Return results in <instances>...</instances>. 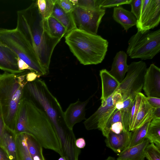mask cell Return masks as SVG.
<instances>
[{"label":"cell","instance_id":"1","mask_svg":"<svg viewBox=\"0 0 160 160\" xmlns=\"http://www.w3.org/2000/svg\"><path fill=\"white\" fill-rule=\"evenodd\" d=\"M16 28L29 43L46 75L54 49L61 39L52 37L47 27L46 20L39 13L36 1L27 8L17 12Z\"/></svg>","mask_w":160,"mask_h":160},{"label":"cell","instance_id":"2","mask_svg":"<svg viewBox=\"0 0 160 160\" xmlns=\"http://www.w3.org/2000/svg\"><path fill=\"white\" fill-rule=\"evenodd\" d=\"M14 132L16 135H30L41 147L52 150L63 157L60 141L49 120L44 112L26 98L21 101Z\"/></svg>","mask_w":160,"mask_h":160},{"label":"cell","instance_id":"3","mask_svg":"<svg viewBox=\"0 0 160 160\" xmlns=\"http://www.w3.org/2000/svg\"><path fill=\"white\" fill-rule=\"evenodd\" d=\"M65 37L66 43L81 64L96 65L104 59L108 42L100 36L75 29Z\"/></svg>","mask_w":160,"mask_h":160},{"label":"cell","instance_id":"4","mask_svg":"<svg viewBox=\"0 0 160 160\" xmlns=\"http://www.w3.org/2000/svg\"><path fill=\"white\" fill-rule=\"evenodd\" d=\"M26 70L0 74V106L5 126L14 131L16 118L27 82Z\"/></svg>","mask_w":160,"mask_h":160},{"label":"cell","instance_id":"5","mask_svg":"<svg viewBox=\"0 0 160 160\" xmlns=\"http://www.w3.org/2000/svg\"><path fill=\"white\" fill-rule=\"evenodd\" d=\"M0 43L13 52L39 76L46 75L32 48L16 28L7 29L0 28Z\"/></svg>","mask_w":160,"mask_h":160},{"label":"cell","instance_id":"6","mask_svg":"<svg viewBox=\"0 0 160 160\" xmlns=\"http://www.w3.org/2000/svg\"><path fill=\"white\" fill-rule=\"evenodd\" d=\"M160 51V29L138 31L128 41L127 55L132 59H151Z\"/></svg>","mask_w":160,"mask_h":160},{"label":"cell","instance_id":"7","mask_svg":"<svg viewBox=\"0 0 160 160\" xmlns=\"http://www.w3.org/2000/svg\"><path fill=\"white\" fill-rule=\"evenodd\" d=\"M147 69L146 63L142 61L132 62L128 66L125 77L115 92L121 94L123 102L129 98L133 100L141 92Z\"/></svg>","mask_w":160,"mask_h":160},{"label":"cell","instance_id":"8","mask_svg":"<svg viewBox=\"0 0 160 160\" xmlns=\"http://www.w3.org/2000/svg\"><path fill=\"white\" fill-rule=\"evenodd\" d=\"M112 94L105 101L101 102V105L98 110L86 119L83 123L86 129L90 130L98 129L106 138L108 136L110 131V118L118 110L113 104Z\"/></svg>","mask_w":160,"mask_h":160},{"label":"cell","instance_id":"9","mask_svg":"<svg viewBox=\"0 0 160 160\" xmlns=\"http://www.w3.org/2000/svg\"><path fill=\"white\" fill-rule=\"evenodd\" d=\"M105 11L102 8L91 10L76 6L71 12L76 29L97 34Z\"/></svg>","mask_w":160,"mask_h":160},{"label":"cell","instance_id":"10","mask_svg":"<svg viewBox=\"0 0 160 160\" xmlns=\"http://www.w3.org/2000/svg\"><path fill=\"white\" fill-rule=\"evenodd\" d=\"M160 21V0H142L140 15L137 20L138 31L145 32L157 27Z\"/></svg>","mask_w":160,"mask_h":160},{"label":"cell","instance_id":"11","mask_svg":"<svg viewBox=\"0 0 160 160\" xmlns=\"http://www.w3.org/2000/svg\"><path fill=\"white\" fill-rule=\"evenodd\" d=\"M142 89L147 97L160 98V68L154 64L147 69Z\"/></svg>","mask_w":160,"mask_h":160},{"label":"cell","instance_id":"12","mask_svg":"<svg viewBox=\"0 0 160 160\" xmlns=\"http://www.w3.org/2000/svg\"><path fill=\"white\" fill-rule=\"evenodd\" d=\"M93 95L84 101L78 100L76 102L71 104L64 112L65 122L68 127L72 130L74 125L83 120H86V107Z\"/></svg>","mask_w":160,"mask_h":160},{"label":"cell","instance_id":"13","mask_svg":"<svg viewBox=\"0 0 160 160\" xmlns=\"http://www.w3.org/2000/svg\"><path fill=\"white\" fill-rule=\"evenodd\" d=\"M19 58L13 52L0 43V69L5 72L18 74L24 71L19 70Z\"/></svg>","mask_w":160,"mask_h":160},{"label":"cell","instance_id":"14","mask_svg":"<svg viewBox=\"0 0 160 160\" xmlns=\"http://www.w3.org/2000/svg\"><path fill=\"white\" fill-rule=\"evenodd\" d=\"M131 134L132 131H123L116 134L110 131L105 140L106 146L118 154L128 147Z\"/></svg>","mask_w":160,"mask_h":160},{"label":"cell","instance_id":"15","mask_svg":"<svg viewBox=\"0 0 160 160\" xmlns=\"http://www.w3.org/2000/svg\"><path fill=\"white\" fill-rule=\"evenodd\" d=\"M149 103L146 97L142 94L141 102L138 109L132 131L139 128L154 118L155 110Z\"/></svg>","mask_w":160,"mask_h":160},{"label":"cell","instance_id":"16","mask_svg":"<svg viewBox=\"0 0 160 160\" xmlns=\"http://www.w3.org/2000/svg\"><path fill=\"white\" fill-rule=\"evenodd\" d=\"M127 54L123 51L117 52L113 59L109 73L120 83L125 78L128 69Z\"/></svg>","mask_w":160,"mask_h":160},{"label":"cell","instance_id":"17","mask_svg":"<svg viewBox=\"0 0 160 160\" xmlns=\"http://www.w3.org/2000/svg\"><path fill=\"white\" fill-rule=\"evenodd\" d=\"M150 143L146 138L139 144L128 147L118 154L116 160H144L145 150Z\"/></svg>","mask_w":160,"mask_h":160},{"label":"cell","instance_id":"18","mask_svg":"<svg viewBox=\"0 0 160 160\" xmlns=\"http://www.w3.org/2000/svg\"><path fill=\"white\" fill-rule=\"evenodd\" d=\"M99 75L102 82V91L101 100L102 102L114 93L120 83L106 69L101 70Z\"/></svg>","mask_w":160,"mask_h":160},{"label":"cell","instance_id":"19","mask_svg":"<svg viewBox=\"0 0 160 160\" xmlns=\"http://www.w3.org/2000/svg\"><path fill=\"white\" fill-rule=\"evenodd\" d=\"M112 17L114 20L120 24L127 32L128 29L136 25L137 19L131 11L121 6L113 8Z\"/></svg>","mask_w":160,"mask_h":160},{"label":"cell","instance_id":"20","mask_svg":"<svg viewBox=\"0 0 160 160\" xmlns=\"http://www.w3.org/2000/svg\"><path fill=\"white\" fill-rule=\"evenodd\" d=\"M3 148L10 160H17L16 135L6 126L3 134Z\"/></svg>","mask_w":160,"mask_h":160},{"label":"cell","instance_id":"21","mask_svg":"<svg viewBox=\"0 0 160 160\" xmlns=\"http://www.w3.org/2000/svg\"><path fill=\"white\" fill-rule=\"evenodd\" d=\"M52 16L65 28L67 30L66 35L72 30L76 29L71 13L65 12L56 2L54 5Z\"/></svg>","mask_w":160,"mask_h":160},{"label":"cell","instance_id":"22","mask_svg":"<svg viewBox=\"0 0 160 160\" xmlns=\"http://www.w3.org/2000/svg\"><path fill=\"white\" fill-rule=\"evenodd\" d=\"M27 138L25 133L16 135L17 160H32L28 150Z\"/></svg>","mask_w":160,"mask_h":160},{"label":"cell","instance_id":"23","mask_svg":"<svg viewBox=\"0 0 160 160\" xmlns=\"http://www.w3.org/2000/svg\"><path fill=\"white\" fill-rule=\"evenodd\" d=\"M48 29L53 37L60 39L67 33L65 28L55 18L51 16L46 20Z\"/></svg>","mask_w":160,"mask_h":160},{"label":"cell","instance_id":"24","mask_svg":"<svg viewBox=\"0 0 160 160\" xmlns=\"http://www.w3.org/2000/svg\"><path fill=\"white\" fill-rule=\"evenodd\" d=\"M146 138L160 148V118H154L151 121Z\"/></svg>","mask_w":160,"mask_h":160},{"label":"cell","instance_id":"25","mask_svg":"<svg viewBox=\"0 0 160 160\" xmlns=\"http://www.w3.org/2000/svg\"><path fill=\"white\" fill-rule=\"evenodd\" d=\"M56 0H38L36 3L39 13L44 20H46L52 14Z\"/></svg>","mask_w":160,"mask_h":160},{"label":"cell","instance_id":"26","mask_svg":"<svg viewBox=\"0 0 160 160\" xmlns=\"http://www.w3.org/2000/svg\"><path fill=\"white\" fill-rule=\"evenodd\" d=\"M151 121H149L141 127L132 131V134L128 147L139 144L146 139L148 128Z\"/></svg>","mask_w":160,"mask_h":160},{"label":"cell","instance_id":"27","mask_svg":"<svg viewBox=\"0 0 160 160\" xmlns=\"http://www.w3.org/2000/svg\"><path fill=\"white\" fill-rule=\"evenodd\" d=\"M133 100L129 98L123 102V106L120 111L122 115V123L123 128V131H129V111Z\"/></svg>","mask_w":160,"mask_h":160},{"label":"cell","instance_id":"28","mask_svg":"<svg viewBox=\"0 0 160 160\" xmlns=\"http://www.w3.org/2000/svg\"><path fill=\"white\" fill-rule=\"evenodd\" d=\"M27 143L30 154L32 158L36 156H39L42 160H45L41 148L30 135L27 134Z\"/></svg>","mask_w":160,"mask_h":160},{"label":"cell","instance_id":"29","mask_svg":"<svg viewBox=\"0 0 160 160\" xmlns=\"http://www.w3.org/2000/svg\"><path fill=\"white\" fill-rule=\"evenodd\" d=\"M144 155L148 160H160V148L150 143L145 149Z\"/></svg>","mask_w":160,"mask_h":160},{"label":"cell","instance_id":"30","mask_svg":"<svg viewBox=\"0 0 160 160\" xmlns=\"http://www.w3.org/2000/svg\"><path fill=\"white\" fill-rule=\"evenodd\" d=\"M132 0H99L100 7L104 8L118 7L125 4H130Z\"/></svg>","mask_w":160,"mask_h":160},{"label":"cell","instance_id":"31","mask_svg":"<svg viewBox=\"0 0 160 160\" xmlns=\"http://www.w3.org/2000/svg\"><path fill=\"white\" fill-rule=\"evenodd\" d=\"M77 6L88 10H94L101 8L99 5V0H78Z\"/></svg>","mask_w":160,"mask_h":160},{"label":"cell","instance_id":"32","mask_svg":"<svg viewBox=\"0 0 160 160\" xmlns=\"http://www.w3.org/2000/svg\"><path fill=\"white\" fill-rule=\"evenodd\" d=\"M56 2L66 13H71L76 6L71 0H56Z\"/></svg>","mask_w":160,"mask_h":160},{"label":"cell","instance_id":"33","mask_svg":"<svg viewBox=\"0 0 160 160\" xmlns=\"http://www.w3.org/2000/svg\"><path fill=\"white\" fill-rule=\"evenodd\" d=\"M131 7V12L137 20L139 18L142 5V0H132L130 4Z\"/></svg>","mask_w":160,"mask_h":160},{"label":"cell","instance_id":"34","mask_svg":"<svg viewBox=\"0 0 160 160\" xmlns=\"http://www.w3.org/2000/svg\"><path fill=\"white\" fill-rule=\"evenodd\" d=\"M5 127V125L0 106V145L3 148V134Z\"/></svg>","mask_w":160,"mask_h":160},{"label":"cell","instance_id":"35","mask_svg":"<svg viewBox=\"0 0 160 160\" xmlns=\"http://www.w3.org/2000/svg\"><path fill=\"white\" fill-rule=\"evenodd\" d=\"M110 130L116 134L120 133L123 130V128L122 122H118L113 124L111 126Z\"/></svg>","mask_w":160,"mask_h":160},{"label":"cell","instance_id":"36","mask_svg":"<svg viewBox=\"0 0 160 160\" xmlns=\"http://www.w3.org/2000/svg\"><path fill=\"white\" fill-rule=\"evenodd\" d=\"M118 122H122V117L120 110L116 111L111 117L109 122L110 127L113 124Z\"/></svg>","mask_w":160,"mask_h":160},{"label":"cell","instance_id":"37","mask_svg":"<svg viewBox=\"0 0 160 160\" xmlns=\"http://www.w3.org/2000/svg\"><path fill=\"white\" fill-rule=\"evenodd\" d=\"M146 99L150 104L154 108H160V98L154 97H147Z\"/></svg>","mask_w":160,"mask_h":160},{"label":"cell","instance_id":"38","mask_svg":"<svg viewBox=\"0 0 160 160\" xmlns=\"http://www.w3.org/2000/svg\"><path fill=\"white\" fill-rule=\"evenodd\" d=\"M18 65L19 69L20 71H24L26 70H29L31 71H33L27 64L24 61L19 58L18 59Z\"/></svg>","mask_w":160,"mask_h":160},{"label":"cell","instance_id":"39","mask_svg":"<svg viewBox=\"0 0 160 160\" xmlns=\"http://www.w3.org/2000/svg\"><path fill=\"white\" fill-rule=\"evenodd\" d=\"M40 77L34 71L28 72L26 76V80L27 82H32L35 80L37 78Z\"/></svg>","mask_w":160,"mask_h":160},{"label":"cell","instance_id":"40","mask_svg":"<svg viewBox=\"0 0 160 160\" xmlns=\"http://www.w3.org/2000/svg\"><path fill=\"white\" fill-rule=\"evenodd\" d=\"M112 98L113 104L114 106L117 102L123 101L122 95L119 92H115L112 94Z\"/></svg>","mask_w":160,"mask_h":160},{"label":"cell","instance_id":"41","mask_svg":"<svg viewBox=\"0 0 160 160\" xmlns=\"http://www.w3.org/2000/svg\"><path fill=\"white\" fill-rule=\"evenodd\" d=\"M0 160H10L6 151L0 145Z\"/></svg>","mask_w":160,"mask_h":160},{"label":"cell","instance_id":"42","mask_svg":"<svg viewBox=\"0 0 160 160\" xmlns=\"http://www.w3.org/2000/svg\"><path fill=\"white\" fill-rule=\"evenodd\" d=\"M75 144L78 148H83L85 146L86 143L84 138H80L76 140Z\"/></svg>","mask_w":160,"mask_h":160},{"label":"cell","instance_id":"43","mask_svg":"<svg viewBox=\"0 0 160 160\" xmlns=\"http://www.w3.org/2000/svg\"><path fill=\"white\" fill-rule=\"evenodd\" d=\"M154 118H160V108L155 109Z\"/></svg>","mask_w":160,"mask_h":160},{"label":"cell","instance_id":"44","mask_svg":"<svg viewBox=\"0 0 160 160\" xmlns=\"http://www.w3.org/2000/svg\"><path fill=\"white\" fill-rule=\"evenodd\" d=\"M115 106L117 110H121L123 106V101H120L117 102L116 103Z\"/></svg>","mask_w":160,"mask_h":160},{"label":"cell","instance_id":"45","mask_svg":"<svg viewBox=\"0 0 160 160\" xmlns=\"http://www.w3.org/2000/svg\"><path fill=\"white\" fill-rule=\"evenodd\" d=\"M32 158V160H42L38 156H35Z\"/></svg>","mask_w":160,"mask_h":160},{"label":"cell","instance_id":"46","mask_svg":"<svg viewBox=\"0 0 160 160\" xmlns=\"http://www.w3.org/2000/svg\"><path fill=\"white\" fill-rule=\"evenodd\" d=\"M105 160H116L113 157L111 156L108 157Z\"/></svg>","mask_w":160,"mask_h":160},{"label":"cell","instance_id":"47","mask_svg":"<svg viewBox=\"0 0 160 160\" xmlns=\"http://www.w3.org/2000/svg\"><path fill=\"white\" fill-rule=\"evenodd\" d=\"M58 160H65L63 158L61 157Z\"/></svg>","mask_w":160,"mask_h":160}]
</instances>
